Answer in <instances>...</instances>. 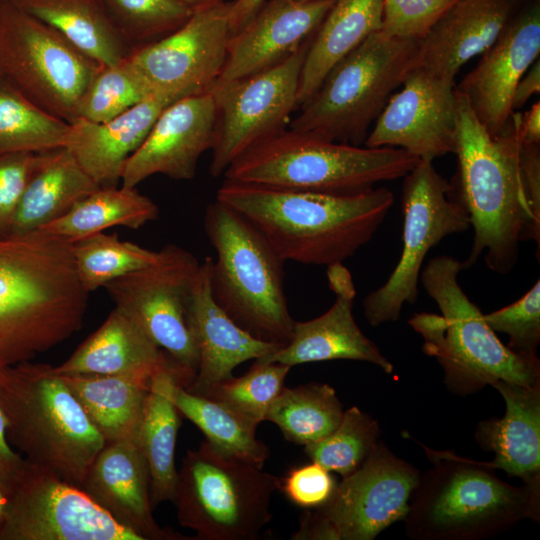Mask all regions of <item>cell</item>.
Listing matches in <instances>:
<instances>
[{
	"instance_id": "1",
	"label": "cell",
	"mask_w": 540,
	"mask_h": 540,
	"mask_svg": "<svg viewBox=\"0 0 540 540\" xmlns=\"http://www.w3.org/2000/svg\"><path fill=\"white\" fill-rule=\"evenodd\" d=\"M455 94L457 169L448 195L466 212L473 229L463 269L483 255L489 270L508 274L518 261L520 243L535 242L539 254V145L520 142L515 112L502 133L491 135L456 86Z\"/></svg>"
},
{
	"instance_id": "2",
	"label": "cell",
	"mask_w": 540,
	"mask_h": 540,
	"mask_svg": "<svg viewBox=\"0 0 540 540\" xmlns=\"http://www.w3.org/2000/svg\"><path fill=\"white\" fill-rule=\"evenodd\" d=\"M87 304L71 241L40 229L0 237V371L69 339Z\"/></svg>"
},
{
	"instance_id": "3",
	"label": "cell",
	"mask_w": 540,
	"mask_h": 540,
	"mask_svg": "<svg viewBox=\"0 0 540 540\" xmlns=\"http://www.w3.org/2000/svg\"><path fill=\"white\" fill-rule=\"evenodd\" d=\"M216 200L247 218L284 261L329 266L372 239L394 194L386 187L329 194L225 179Z\"/></svg>"
},
{
	"instance_id": "4",
	"label": "cell",
	"mask_w": 540,
	"mask_h": 540,
	"mask_svg": "<svg viewBox=\"0 0 540 540\" xmlns=\"http://www.w3.org/2000/svg\"><path fill=\"white\" fill-rule=\"evenodd\" d=\"M462 270V261L452 256L431 259L419 281L441 314L421 312L408 320L423 339V352L443 368L449 391L464 396L498 381L540 383L538 357L516 354L498 339L460 286Z\"/></svg>"
},
{
	"instance_id": "5",
	"label": "cell",
	"mask_w": 540,
	"mask_h": 540,
	"mask_svg": "<svg viewBox=\"0 0 540 540\" xmlns=\"http://www.w3.org/2000/svg\"><path fill=\"white\" fill-rule=\"evenodd\" d=\"M433 467L420 473L406 535L414 540H480L540 519V490L513 486L480 462L419 443Z\"/></svg>"
},
{
	"instance_id": "6",
	"label": "cell",
	"mask_w": 540,
	"mask_h": 540,
	"mask_svg": "<svg viewBox=\"0 0 540 540\" xmlns=\"http://www.w3.org/2000/svg\"><path fill=\"white\" fill-rule=\"evenodd\" d=\"M0 402L13 448L80 488L106 442L53 366L28 361L1 370Z\"/></svg>"
},
{
	"instance_id": "7",
	"label": "cell",
	"mask_w": 540,
	"mask_h": 540,
	"mask_svg": "<svg viewBox=\"0 0 540 540\" xmlns=\"http://www.w3.org/2000/svg\"><path fill=\"white\" fill-rule=\"evenodd\" d=\"M420 159L394 147H360L285 129L248 149L225 179L276 188L355 194L404 177Z\"/></svg>"
},
{
	"instance_id": "8",
	"label": "cell",
	"mask_w": 540,
	"mask_h": 540,
	"mask_svg": "<svg viewBox=\"0 0 540 540\" xmlns=\"http://www.w3.org/2000/svg\"><path fill=\"white\" fill-rule=\"evenodd\" d=\"M204 230L217 255L211 270L217 304L254 337L287 344L295 320L284 291V260L247 218L218 200L206 208Z\"/></svg>"
},
{
	"instance_id": "9",
	"label": "cell",
	"mask_w": 540,
	"mask_h": 540,
	"mask_svg": "<svg viewBox=\"0 0 540 540\" xmlns=\"http://www.w3.org/2000/svg\"><path fill=\"white\" fill-rule=\"evenodd\" d=\"M418 65L419 40L380 29L333 67L289 129L360 146L393 92Z\"/></svg>"
},
{
	"instance_id": "10",
	"label": "cell",
	"mask_w": 540,
	"mask_h": 540,
	"mask_svg": "<svg viewBox=\"0 0 540 540\" xmlns=\"http://www.w3.org/2000/svg\"><path fill=\"white\" fill-rule=\"evenodd\" d=\"M281 478L228 455L206 440L187 450L173 502L178 522L199 540H255L272 519Z\"/></svg>"
},
{
	"instance_id": "11",
	"label": "cell",
	"mask_w": 540,
	"mask_h": 540,
	"mask_svg": "<svg viewBox=\"0 0 540 540\" xmlns=\"http://www.w3.org/2000/svg\"><path fill=\"white\" fill-rule=\"evenodd\" d=\"M100 66L12 0L0 1V74L44 111L75 121Z\"/></svg>"
},
{
	"instance_id": "12",
	"label": "cell",
	"mask_w": 540,
	"mask_h": 540,
	"mask_svg": "<svg viewBox=\"0 0 540 540\" xmlns=\"http://www.w3.org/2000/svg\"><path fill=\"white\" fill-rule=\"evenodd\" d=\"M448 191L449 182L433 161L420 160L404 176L402 252L386 282L363 300L364 316L371 326L397 321L406 303L417 302L420 273L429 250L446 236L470 228L468 215Z\"/></svg>"
},
{
	"instance_id": "13",
	"label": "cell",
	"mask_w": 540,
	"mask_h": 540,
	"mask_svg": "<svg viewBox=\"0 0 540 540\" xmlns=\"http://www.w3.org/2000/svg\"><path fill=\"white\" fill-rule=\"evenodd\" d=\"M199 265L188 250L167 244L152 264L104 286L116 307L131 315L160 349L193 374L199 353L188 321V301Z\"/></svg>"
},
{
	"instance_id": "14",
	"label": "cell",
	"mask_w": 540,
	"mask_h": 540,
	"mask_svg": "<svg viewBox=\"0 0 540 540\" xmlns=\"http://www.w3.org/2000/svg\"><path fill=\"white\" fill-rule=\"evenodd\" d=\"M313 35L276 66L213 86L210 92L216 105V125L211 149L212 176L224 174L248 149L287 129L298 106L301 70Z\"/></svg>"
},
{
	"instance_id": "15",
	"label": "cell",
	"mask_w": 540,
	"mask_h": 540,
	"mask_svg": "<svg viewBox=\"0 0 540 540\" xmlns=\"http://www.w3.org/2000/svg\"><path fill=\"white\" fill-rule=\"evenodd\" d=\"M0 540H141L81 488L28 462L7 497Z\"/></svg>"
},
{
	"instance_id": "16",
	"label": "cell",
	"mask_w": 540,
	"mask_h": 540,
	"mask_svg": "<svg viewBox=\"0 0 540 540\" xmlns=\"http://www.w3.org/2000/svg\"><path fill=\"white\" fill-rule=\"evenodd\" d=\"M230 7L225 1L198 7L174 32L128 55L152 94L178 100L211 91L232 35Z\"/></svg>"
},
{
	"instance_id": "17",
	"label": "cell",
	"mask_w": 540,
	"mask_h": 540,
	"mask_svg": "<svg viewBox=\"0 0 540 540\" xmlns=\"http://www.w3.org/2000/svg\"><path fill=\"white\" fill-rule=\"evenodd\" d=\"M420 472L379 442L352 474L337 483L315 512L336 530L339 540H372L409 511Z\"/></svg>"
},
{
	"instance_id": "18",
	"label": "cell",
	"mask_w": 540,
	"mask_h": 540,
	"mask_svg": "<svg viewBox=\"0 0 540 540\" xmlns=\"http://www.w3.org/2000/svg\"><path fill=\"white\" fill-rule=\"evenodd\" d=\"M455 82L417 67L393 93L364 142L400 148L420 160L453 153L456 133Z\"/></svg>"
},
{
	"instance_id": "19",
	"label": "cell",
	"mask_w": 540,
	"mask_h": 540,
	"mask_svg": "<svg viewBox=\"0 0 540 540\" xmlns=\"http://www.w3.org/2000/svg\"><path fill=\"white\" fill-rule=\"evenodd\" d=\"M215 125L216 105L211 92L172 102L126 161L122 186L136 187L155 174L175 180L192 179L201 155L213 147Z\"/></svg>"
},
{
	"instance_id": "20",
	"label": "cell",
	"mask_w": 540,
	"mask_h": 540,
	"mask_svg": "<svg viewBox=\"0 0 540 540\" xmlns=\"http://www.w3.org/2000/svg\"><path fill=\"white\" fill-rule=\"evenodd\" d=\"M539 52L540 8L535 4L512 18L476 67L456 86L491 135L506 128L513 113L516 85Z\"/></svg>"
},
{
	"instance_id": "21",
	"label": "cell",
	"mask_w": 540,
	"mask_h": 540,
	"mask_svg": "<svg viewBox=\"0 0 540 540\" xmlns=\"http://www.w3.org/2000/svg\"><path fill=\"white\" fill-rule=\"evenodd\" d=\"M329 288L335 294L333 305L308 321H295L290 341L278 350L259 358L290 367L330 360H356L372 363L390 374L393 364L359 328L353 316L356 288L343 263L327 266Z\"/></svg>"
},
{
	"instance_id": "22",
	"label": "cell",
	"mask_w": 540,
	"mask_h": 540,
	"mask_svg": "<svg viewBox=\"0 0 540 540\" xmlns=\"http://www.w3.org/2000/svg\"><path fill=\"white\" fill-rule=\"evenodd\" d=\"M335 0H270L230 37L215 84L240 80L283 62L317 30Z\"/></svg>"
},
{
	"instance_id": "23",
	"label": "cell",
	"mask_w": 540,
	"mask_h": 540,
	"mask_svg": "<svg viewBox=\"0 0 540 540\" xmlns=\"http://www.w3.org/2000/svg\"><path fill=\"white\" fill-rule=\"evenodd\" d=\"M212 263L210 256L200 262L188 301V321L198 348L199 364L194 379L185 388L198 395L233 376L239 364L262 358L284 346L254 337L217 304L211 291Z\"/></svg>"
},
{
	"instance_id": "24",
	"label": "cell",
	"mask_w": 540,
	"mask_h": 540,
	"mask_svg": "<svg viewBox=\"0 0 540 540\" xmlns=\"http://www.w3.org/2000/svg\"><path fill=\"white\" fill-rule=\"evenodd\" d=\"M80 488L141 540L190 539L155 521L148 466L134 440L105 444Z\"/></svg>"
},
{
	"instance_id": "25",
	"label": "cell",
	"mask_w": 540,
	"mask_h": 540,
	"mask_svg": "<svg viewBox=\"0 0 540 540\" xmlns=\"http://www.w3.org/2000/svg\"><path fill=\"white\" fill-rule=\"evenodd\" d=\"M516 0H460L419 40L418 67L455 82L469 60L482 55L513 18Z\"/></svg>"
},
{
	"instance_id": "26",
	"label": "cell",
	"mask_w": 540,
	"mask_h": 540,
	"mask_svg": "<svg viewBox=\"0 0 540 540\" xmlns=\"http://www.w3.org/2000/svg\"><path fill=\"white\" fill-rule=\"evenodd\" d=\"M505 401L502 418L478 424L475 439L480 448L492 451L493 460L480 463L500 469L523 484L540 490V383L525 386L498 381L492 385Z\"/></svg>"
},
{
	"instance_id": "27",
	"label": "cell",
	"mask_w": 540,
	"mask_h": 540,
	"mask_svg": "<svg viewBox=\"0 0 540 540\" xmlns=\"http://www.w3.org/2000/svg\"><path fill=\"white\" fill-rule=\"evenodd\" d=\"M152 94L120 115L102 123L76 119L65 147L100 186H117L126 161L140 147L160 113L172 102Z\"/></svg>"
},
{
	"instance_id": "28",
	"label": "cell",
	"mask_w": 540,
	"mask_h": 540,
	"mask_svg": "<svg viewBox=\"0 0 540 540\" xmlns=\"http://www.w3.org/2000/svg\"><path fill=\"white\" fill-rule=\"evenodd\" d=\"M175 361L135 319L119 307L62 364L60 375H140L152 377Z\"/></svg>"
},
{
	"instance_id": "29",
	"label": "cell",
	"mask_w": 540,
	"mask_h": 540,
	"mask_svg": "<svg viewBox=\"0 0 540 540\" xmlns=\"http://www.w3.org/2000/svg\"><path fill=\"white\" fill-rule=\"evenodd\" d=\"M194 374L176 361L152 378L166 393L181 415L196 425L216 449L263 467L269 448L256 437L257 425L226 405L192 392L187 386Z\"/></svg>"
},
{
	"instance_id": "30",
	"label": "cell",
	"mask_w": 540,
	"mask_h": 540,
	"mask_svg": "<svg viewBox=\"0 0 540 540\" xmlns=\"http://www.w3.org/2000/svg\"><path fill=\"white\" fill-rule=\"evenodd\" d=\"M383 0H335L314 33L301 70L297 101L305 103L345 56L382 28Z\"/></svg>"
},
{
	"instance_id": "31",
	"label": "cell",
	"mask_w": 540,
	"mask_h": 540,
	"mask_svg": "<svg viewBox=\"0 0 540 540\" xmlns=\"http://www.w3.org/2000/svg\"><path fill=\"white\" fill-rule=\"evenodd\" d=\"M98 188L66 147L50 150L23 193L10 234L39 230Z\"/></svg>"
},
{
	"instance_id": "32",
	"label": "cell",
	"mask_w": 540,
	"mask_h": 540,
	"mask_svg": "<svg viewBox=\"0 0 540 540\" xmlns=\"http://www.w3.org/2000/svg\"><path fill=\"white\" fill-rule=\"evenodd\" d=\"M60 375V374H59ZM106 444L134 440L150 391L140 375H60Z\"/></svg>"
},
{
	"instance_id": "33",
	"label": "cell",
	"mask_w": 540,
	"mask_h": 540,
	"mask_svg": "<svg viewBox=\"0 0 540 540\" xmlns=\"http://www.w3.org/2000/svg\"><path fill=\"white\" fill-rule=\"evenodd\" d=\"M12 1L99 65H116L131 53L96 0Z\"/></svg>"
},
{
	"instance_id": "34",
	"label": "cell",
	"mask_w": 540,
	"mask_h": 540,
	"mask_svg": "<svg viewBox=\"0 0 540 540\" xmlns=\"http://www.w3.org/2000/svg\"><path fill=\"white\" fill-rule=\"evenodd\" d=\"M158 217V206L135 187H100L40 230L73 242L112 226L138 229Z\"/></svg>"
},
{
	"instance_id": "35",
	"label": "cell",
	"mask_w": 540,
	"mask_h": 540,
	"mask_svg": "<svg viewBox=\"0 0 540 540\" xmlns=\"http://www.w3.org/2000/svg\"><path fill=\"white\" fill-rule=\"evenodd\" d=\"M180 412L151 377L135 442L144 456L150 476L152 507L173 501L178 471L175 447L180 427Z\"/></svg>"
},
{
	"instance_id": "36",
	"label": "cell",
	"mask_w": 540,
	"mask_h": 540,
	"mask_svg": "<svg viewBox=\"0 0 540 540\" xmlns=\"http://www.w3.org/2000/svg\"><path fill=\"white\" fill-rule=\"evenodd\" d=\"M343 407L328 384L283 387L270 405L265 421L281 430L285 439L306 446L330 434L339 424Z\"/></svg>"
},
{
	"instance_id": "37",
	"label": "cell",
	"mask_w": 540,
	"mask_h": 540,
	"mask_svg": "<svg viewBox=\"0 0 540 540\" xmlns=\"http://www.w3.org/2000/svg\"><path fill=\"white\" fill-rule=\"evenodd\" d=\"M70 124L44 111L0 74V155L65 147Z\"/></svg>"
},
{
	"instance_id": "38",
	"label": "cell",
	"mask_w": 540,
	"mask_h": 540,
	"mask_svg": "<svg viewBox=\"0 0 540 540\" xmlns=\"http://www.w3.org/2000/svg\"><path fill=\"white\" fill-rule=\"evenodd\" d=\"M71 250L76 274L88 293L152 264L158 257V251L103 232L71 242Z\"/></svg>"
},
{
	"instance_id": "39",
	"label": "cell",
	"mask_w": 540,
	"mask_h": 540,
	"mask_svg": "<svg viewBox=\"0 0 540 540\" xmlns=\"http://www.w3.org/2000/svg\"><path fill=\"white\" fill-rule=\"evenodd\" d=\"M131 52L182 26L191 7L179 0H96Z\"/></svg>"
},
{
	"instance_id": "40",
	"label": "cell",
	"mask_w": 540,
	"mask_h": 540,
	"mask_svg": "<svg viewBox=\"0 0 540 540\" xmlns=\"http://www.w3.org/2000/svg\"><path fill=\"white\" fill-rule=\"evenodd\" d=\"M379 435L378 422L353 406L344 410L330 434L304 446V451L311 461L343 478L363 465L378 443Z\"/></svg>"
},
{
	"instance_id": "41",
	"label": "cell",
	"mask_w": 540,
	"mask_h": 540,
	"mask_svg": "<svg viewBox=\"0 0 540 540\" xmlns=\"http://www.w3.org/2000/svg\"><path fill=\"white\" fill-rule=\"evenodd\" d=\"M127 57L116 65L100 66L78 102L76 119L106 122L152 95Z\"/></svg>"
},
{
	"instance_id": "42",
	"label": "cell",
	"mask_w": 540,
	"mask_h": 540,
	"mask_svg": "<svg viewBox=\"0 0 540 540\" xmlns=\"http://www.w3.org/2000/svg\"><path fill=\"white\" fill-rule=\"evenodd\" d=\"M290 369L282 363L256 359L244 375L231 376L211 386L202 396L226 405L258 426L283 389Z\"/></svg>"
},
{
	"instance_id": "43",
	"label": "cell",
	"mask_w": 540,
	"mask_h": 540,
	"mask_svg": "<svg viewBox=\"0 0 540 540\" xmlns=\"http://www.w3.org/2000/svg\"><path fill=\"white\" fill-rule=\"evenodd\" d=\"M484 318L494 332L508 336L506 346L511 351L525 357H537L540 343V280L520 299L484 314Z\"/></svg>"
},
{
	"instance_id": "44",
	"label": "cell",
	"mask_w": 540,
	"mask_h": 540,
	"mask_svg": "<svg viewBox=\"0 0 540 540\" xmlns=\"http://www.w3.org/2000/svg\"><path fill=\"white\" fill-rule=\"evenodd\" d=\"M460 0H383L381 30L394 37L420 40Z\"/></svg>"
},
{
	"instance_id": "45",
	"label": "cell",
	"mask_w": 540,
	"mask_h": 540,
	"mask_svg": "<svg viewBox=\"0 0 540 540\" xmlns=\"http://www.w3.org/2000/svg\"><path fill=\"white\" fill-rule=\"evenodd\" d=\"M49 151H22L0 155V237L10 234L23 193Z\"/></svg>"
},
{
	"instance_id": "46",
	"label": "cell",
	"mask_w": 540,
	"mask_h": 540,
	"mask_svg": "<svg viewBox=\"0 0 540 540\" xmlns=\"http://www.w3.org/2000/svg\"><path fill=\"white\" fill-rule=\"evenodd\" d=\"M337 482L331 472L311 463L292 468L281 478L280 490L295 505L305 509L323 506L331 497Z\"/></svg>"
},
{
	"instance_id": "47",
	"label": "cell",
	"mask_w": 540,
	"mask_h": 540,
	"mask_svg": "<svg viewBox=\"0 0 540 540\" xmlns=\"http://www.w3.org/2000/svg\"><path fill=\"white\" fill-rule=\"evenodd\" d=\"M28 461L13 448L7 436V422L0 402V488L8 497L23 477Z\"/></svg>"
},
{
	"instance_id": "48",
	"label": "cell",
	"mask_w": 540,
	"mask_h": 540,
	"mask_svg": "<svg viewBox=\"0 0 540 540\" xmlns=\"http://www.w3.org/2000/svg\"><path fill=\"white\" fill-rule=\"evenodd\" d=\"M516 113L517 133L522 144H540V102H535L524 114Z\"/></svg>"
},
{
	"instance_id": "49",
	"label": "cell",
	"mask_w": 540,
	"mask_h": 540,
	"mask_svg": "<svg viewBox=\"0 0 540 540\" xmlns=\"http://www.w3.org/2000/svg\"><path fill=\"white\" fill-rule=\"evenodd\" d=\"M540 91V61L537 59L516 85L512 98V111L520 109L528 99Z\"/></svg>"
},
{
	"instance_id": "50",
	"label": "cell",
	"mask_w": 540,
	"mask_h": 540,
	"mask_svg": "<svg viewBox=\"0 0 540 540\" xmlns=\"http://www.w3.org/2000/svg\"><path fill=\"white\" fill-rule=\"evenodd\" d=\"M264 2L265 0H235L231 2V34L233 35L239 31L257 13Z\"/></svg>"
},
{
	"instance_id": "51",
	"label": "cell",
	"mask_w": 540,
	"mask_h": 540,
	"mask_svg": "<svg viewBox=\"0 0 540 540\" xmlns=\"http://www.w3.org/2000/svg\"><path fill=\"white\" fill-rule=\"evenodd\" d=\"M179 1L186 4L187 6L191 7L192 9H196V8L204 6V5H208V4H212V3H216V2H221V1H224V0H179Z\"/></svg>"
},
{
	"instance_id": "52",
	"label": "cell",
	"mask_w": 540,
	"mask_h": 540,
	"mask_svg": "<svg viewBox=\"0 0 540 540\" xmlns=\"http://www.w3.org/2000/svg\"><path fill=\"white\" fill-rule=\"evenodd\" d=\"M6 503H7V496L4 493V491L0 488V527L4 520Z\"/></svg>"
},
{
	"instance_id": "53",
	"label": "cell",
	"mask_w": 540,
	"mask_h": 540,
	"mask_svg": "<svg viewBox=\"0 0 540 540\" xmlns=\"http://www.w3.org/2000/svg\"><path fill=\"white\" fill-rule=\"evenodd\" d=\"M298 1H308V0H298Z\"/></svg>"
},
{
	"instance_id": "54",
	"label": "cell",
	"mask_w": 540,
	"mask_h": 540,
	"mask_svg": "<svg viewBox=\"0 0 540 540\" xmlns=\"http://www.w3.org/2000/svg\"><path fill=\"white\" fill-rule=\"evenodd\" d=\"M0 1H6V0H0Z\"/></svg>"
}]
</instances>
